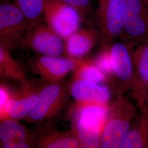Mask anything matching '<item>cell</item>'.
Returning <instances> with one entry per match:
<instances>
[{
  "label": "cell",
  "instance_id": "6da1fadb",
  "mask_svg": "<svg viewBox=\"0 0 148 148\" xmlns=\"http://www.w3.org/2000/svg\"><path fill=\"white\" fill-rule=\"evenodd\" d=\"M116 95V99L110 104L101 133L99 148H120L137 115V108L124 93Z\"/></svg>",
  "mask_w": 148,
  "mask_h": 148
},
{
  "label": "cell",
  "instance_id": "7a4b0ae2",
  "mask_svg": "<svg viewBox=\"0 0 148 148\" xmlns=\"http://www.w3.org/2000/svg\"><path fill=\"white\" fill-rule=\"evenodd\" d=\"M64 41L43 19L28 29L16 47L32 50L43 56L60 57L66 54Z\"/></svg>",
  "mask_w": 148,
  "mask_h": 148
},
{
  "label": "cell",
  "instance_id": "3957f363",
  "mask_svg": "<svg viewBox=\"0 0 148 148\" xmlns=\"http://www.w3.org/2000/svg\"><path fill=\"white\" fill-rule=\"evenodd\" d=\"M12 90L11 98L3 110L0 112V119L7 118L16 120L25 119L36 108L39 101L41 86L32 80L25 79Z\"/></svg>",
  "mask_w": 148,
  "mask_h": 148
},
{
  "label": "cell",
  "instance_id": "277c9868",
  "mask_svg": "<svg viewBox=\"0 0 148 148\" xmlns=\"http://www.w3.org/2000/svg\"><path fill=\"white\" fill-rule=\"evenodd\" d=\"M68 95V89L62 82L50 83L45 81L41 87L38 104L25 120L37 123L52 119L63 109Z\"/></svg>",
  "mask_w": 148,
  "mask_h": 148
},
{
  "label": "cell",
  "instance_id": "5b68a950",
  "mask_svg": "<svg viewBox=\"0 0 148 148\" xmlns=\"http://www.w3.org/2000/svg\"><path fill=\"white\" fill-rule=\"evenodd\" d=\"M29 27L23 11L13 2L0 5V44L9 48L16 47Z\"/></svg>",
  "mask_w": 148,
  "mask_h": 148
},
{
  "label": "cell",
  "instance_id": "8992f818",
  "mask_svg": "<svg viewBox=\"0 0 148 148\" xmlns=\"http://www.w3.org/2000/svg\"><path fill=\"white\" fill-rule=\"evenodd\" d=\"M44 21L65 41L79 30L82 19L75 8L60 0H48Z\"/></svg>",
  "mask_w": 148,
  "mask_h": 148
},
{
  "label": "cell",
  "instance_id": "52a82bcc",
  "mask_svg": "<svg viewBox=\"0 0 148 148\" xmlns=\"http://www.w3.org/2000/svg\"><path fill=\"white\" fill-rule=\"evenodd\" d=\"M112 74L109 83L116 93H124L131 90L134 68L129 48L126 43L116 42L109 46Z\"/></svg>",
  "mask_w": 148,
  "mask_h": 148
},
{
  "label": "cell",
  "instance_id": "ba28073f",
  "mask_svg": "<svg viewBox=\"0 0 148 148\" xmlns=\"http://www.w3.org/2000/svg\"><path fill=\"white\" fill-rule=\"evenodd\" d=\"M123 30L134 41L148 40V6L144 0H120Z\"/></svg>",
  "mask_w": 148,
  "mask_h": 148
},
{
  "label": "cell",
  "instance_id": "9c48e42d",
  "mask_svg": "<svg viewBox=\"0 0 148 148\" xmlns=\"http://www.w3.org/2000/svg\"><path fill=\"white\" fill-rule=\"evenodd\" d=\"M131 47H128L132 59L134 75L131 95L138 108L145 105L148 92V40L134 41Z\"/></svg>",
  "mask_w": 148,
  "mask_h": 148
},
{
  "label": "cell",
  "instance_id": "30bf717a",
  "mask_svg": "<svg viewBox=\"0 0 148 148\" xmlns=\"http://www.w3.org/2000/svg\"><path fill=\"white\" fill-rule=\"evenodd\" d=\"M81 59L62 58L40 55L30 62L32 73L44 81L60 82L65 77L77 68Z\"/></svg>",
  "mask_w": 148,
  "mask_h": 148
},
{
  "label": "cell",
  "instance_id": "8fae6325",
  "mask_svg": "<svg viewBox=\"0 0 148 148\" xmlns=\"http://www.w3.org/2000/svg\"><path fill=\"white\" fill-rule=\"evenodd\" d=\"M96 19L101 47L110 46L124 32L120 0H114L106 5L98 7Z\"/></svg>",
  "mask_w": 148,
  "mask_h": 148
},
{
  "label": "cell",
  "instance_id": "7c38bea8",
  "mask_svg": "<svg viewBox=\"0 0 148 148\" xmlns=\"http://www.w3.org/2000/svg\"><path fill=\"white\" fill-rule=\"evenodd\" d=\"M1 148H30L37 145V132H32L18 120L7 118L1 120Z\"/></svg>",
  "mask_w": 148,
  "mask_h": 148
},
{
  "label": "cell",
  "instance_id": "4fadbf2b",
  "mask_svg": "<svg viewBox=\"0 0 148 148\" xmlns=\"http://www.w3.org/2000/svg\"><path fill=\"white\" fill-rule=\"evenodd\" d=\"M69 92L75 103L109 104L111 98L108 87L85 79H71Z\"/></svg>",
  "mask_w": 148,
  "mask_h": 148
},
{
  "label": "cell",
  "instance_id": "5bb4252c",
  "mask_svg": "<svg viewBox=\"0 0 148 148\" xmlns=\"http://www.w3.org/2000/svg\"><path fill=\"white\" fill-rule=\"evenodd\" d=\"M100 35L97 28L92 26L79 29L65 41L68 57L82 59L100 43Z\"/></svg>",
  "mask_w": 148,
  "mask_h": 148
},
{
  "label": "cell",
  "instance_id": "9a60e30c",
  "mask_svg": "<svg viewBox=\"0 0 148 148\" xmlns=\"http://www.w3.org/2000/svg\"><path fill=\"white\" fill-rule=\"evenodd\" d=\"M105 122L92 117L74 116L73 130L79 140L81 148H99Z\"/></svg>",
  "mask_w": 148,
  "mask_h": 148
},
{
  "label": "cell",
  "instance_id": "2e32d148",
  "mask_svg": "<svg viewBox=\"0 0 148 148\" xmlns=\"http://www.w3.org/2000/svg\"><path fill=\"white\" fill-rule=\"evenodd\" d=\"M138 109L139 113L124 138L121 148H148V108L145 104Z\"/></svg>",
  "mask_w": 148,
  "mask_h": 148
},
{
  "label": "cell",
  "instance_id": "e0dca14e",
  "mask_svg": "<svg viewBox=\"0 0 148 148\" xmlns=\"http://www.w3.org/2000/svg\"><path fill=\"white\" fill-rule=\"evenodd\" d=\"M36 146L40 148H81L79 140L73 130L62 132L51 128L37 132Z\"/></svg>",
  "mask_w": 148,
  "mask_h": 148
},
{
  "label": "cell",
  "instance_id": "ac0fdd59",
  "mask_svg": "<svg viewBox=\"0 0 148 148\" xmlns=\"http://www.w3.org/2000/svg\"><path fill=\"white\" fill-rule=\"evenodd\" d=\"M10 50L0 44V76L3 79L19 82L27 79L25 71L21 63L12 57Z\"/></svg>",
  "mask_w": 148,
  "mask_h": 148
},
{
  "label": "cell",
  "instance_id": "d6986e66",
  "mask_svg": "<svg viewBox=\"0 0 148 148\" xmlns=\"http://www.w3.org/2000/svg\"><path fill=\"white\" fill-rule=\"evenodd\" d=\"M48 0H13L27 18L29 27L44 19L45 8Z\"/></svg>",
  "mask_w": 148,
  "mask_h": 148
},
{
  "label": "cell",
  "instance_id": "ffe728a7",
  "mask_svg": "<svg viewBox=\"0 0 148 148\" xmlns=\"http://www.w3.org/2000/svg\"><path fill=\"white\" fill-rule=\"evenodd\" d=\"M74 71L72 79H85L98 84L109 82L108 77L95 66L92 59H81Z\"/></svg>",
  "mask_w": 148,
  "mask_h": 148
},
{
  "label": "cell",
  "instance_id": "44dd1931",
  "mask_svg": "<svg viewBox=\"0 0 148 148\" xmlns=\"http://www.w3.org/2000/svg\"><path fill=\"white\" fill-rule=\"evenodd\" d=\"M109 107V104L75 103L74 116H87L106 121Z\"/></svg>",
  "mask_w": 148,
  "mask_h": 148
},
{
  "label": "cell",
  "instance_id": "7402d4cb",
  "mask_svg": "<svg viewBox=\"0 0 148 148\" xmlns=\"http://www.w3.org/2000/svg\"><path fill=\"white\" fill-rule=\"evenodd\" d=\"M110 46L101 47V49L95 59H92L95 66L109 79L112 74Z\"/></svg>",
  "mask_w": 148,
  "mask_h": 148
},
{
  "label": "cell",
  "instance_id": "603a6c76",
  "mask_svg": "<svg viewBox=\"0 0 148 148\" xmlns=\"http://www.w3.org/2000/svg\"><path fill=\"white\" fill-rule=\"evenodd\" d=\"M64 3L73 7L79 13L82 21L92 14V5L91 0H60Z\"/></svg>",
  "mask_w": 148,
  "mask_h": 148
},
{
  "label": "cell",
  "instance_id": "cb8c5ba5",
  "mask_svg": "<svg viewBox=\"0 0 148 148\" xmlns=\"http://www.w3.org/2000/svg\"><path fill=\"white\" fill-rule=\"evenodd\" d=\"M11 88L1 81L0 85V112L5 108L8 101L11 98Z\"/></svg>",
  "mask_w": 148,
  "mask_h": 148
},
{
  "label": "cell",
  "instance_id": "d4e9b609",
  "mask_svg": "<svg viewBox=\"0 0 148 148\" xmlns=\"http://www.w3.org/2000/svg\"><path fill=\"white\" fill-rule=\"evenodd\" d=\"M114 0H98V5L99 7H102L103 5H106V4L110 3Z\"/></svg>",
  "mask_w": 148,
  "mask_h": 148
},
{
  "label": "cell",
  "instance_id": "484cf974",
  "mask_svg": "<svg viewBox=\"0 0 148 148\" xmlns=\"http://www.w3.org/2000/svg\"><path fill=\"white\" fill-rule=\"evenodd\" d=\"M145 104H146V106L148 109V92L146 97H145Z\"/></svg>",
  "mask_w": 148,
  "mask_h": 148
},
{
  "label": "cell",
  "instance_id": "4316f807",
  "mask_svg": "<svg viewBox=\"0 0 148 148\" xmlns=\"http://www.w3.org/2000/svg\"><path fill=\"white\" fill-rule=\"evenodd\" d=\"M145 1V3H147V5H148V0H144Z\"/></svg>",
  "mask_w": 148,
  "mask_h": 148
}]
</instances>
